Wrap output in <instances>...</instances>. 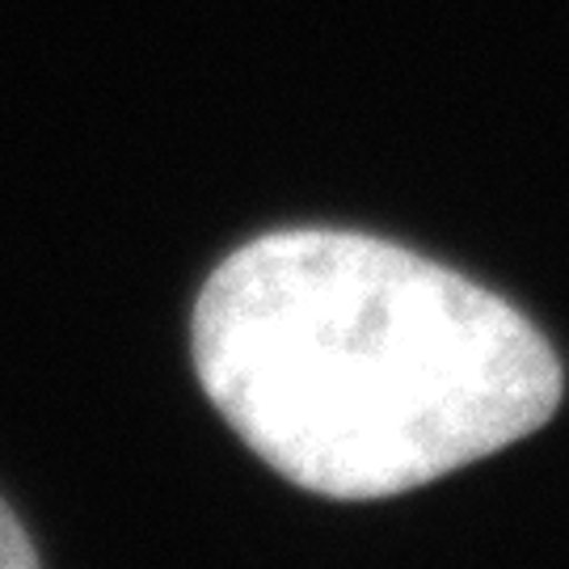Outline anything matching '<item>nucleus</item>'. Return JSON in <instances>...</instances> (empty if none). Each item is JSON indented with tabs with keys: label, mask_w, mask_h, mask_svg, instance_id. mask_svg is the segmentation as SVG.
I'll return each instance as SVG.
<instances>
[{
	"label": "nucleus",
	"mask_w": 569,
	"mask_h": 569,
	"mask_svg": "<svg viewBox=\"0 0 569 569\" xmlns=\"http://www.w3.org/2000/svg\"><path fill=\"white\" fill-rule=\"evenodd\" d=\"M0 569H42L30 536L21 531L18 515L0 502Z\"/></svg>",
	"instance_id": "2"
},
{
	"label": "nucleus",
	"mask_w": 569,
	"mask_h": 569,
	"mask_svg": "<svg viewBox=\"0 0 569 569\" xmlns=\"http://www.w3.org/2000/svg\"><path fill=\"white\" fill-rule=\"evenodd\" d=\"M190 350L249 451L350 502L430 486L561 406V363L519 308L363 232L241 244L194 300Z\"/></svg>",
	"instance_id": "1"
}]
</instances>
